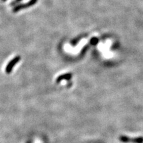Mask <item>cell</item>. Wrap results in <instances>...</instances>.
I'll return each instance as SVG.
<instances>
[{
	"label": "cell",
	"instance_id": "1",
	"mask_svg": "<svg viewBox=\"0 0 143 143\" xmlns=\"http://www.w3.org/2000/svg\"><path fill=\"white\" fill-rule=\"evenodd\" d=\"M119 140L125 143H143V137H135V138H130V137L122 135V136H120V137H119Z\"/></svg>",
	"mask_w": 143,
	"mask_h": 143
},
{
	"label": "cell",
	"instance_id": "2",
	"mask_svg": "<svg viewBox=\"0 0 143 143\" xmlns=\"http://www.w3.org/2000/svg\"><path fill=\"white\" fill-rule=\"evenodd\" d=\"M19 60H20L19 57H16V58H15L14 59H13V60H11L9 63L8 64V65L7 66V67H6V70H6L7 73H10V72L12 71V69H13V66H14L16 64L19 62Z\"/></svg>",
	"mask_w": 143,
	"mask_h": 143
},
{
	"label": "cell",
	"instance_id": "3",
	"mask_svg": "<svg viewBox=\"0 0 143 143\" xmlns=\"http://www.w3.org/2000/svg\"><path fill=\"white\" fill-rule=\"evenodd\" d=\"M37 0H31V1H30V2L27 3V4H25V5H19V6L16 7L14 9V10H13V11H14V12H15V11H18L19 9H23V8L27 7L30 6V5L35 4V3L37 2Z\"/></svg>",
	"mask_w": 143,
	"mask_h": 143
},
{
	"label": "cell",
	"instance_id": "4",
	"mask_svg": "<svg viewBox=\"0 0 143 143\" xmlns=\"http://www.w3.org/2000/svg\"><path fill=\"white\" fill-rule=\"evenodd\" d=\"M71 76H72L71 74H66L62 75V76H59L58 78H57L56 81H57V82H60V81L61 80H62V79H70Z\"/></svg>",
	"mask_w": 143,
	"mask_h": 143
},
{
	"label": "cell",
	"instance_id": "5",
	"mask_svg": "<svg viewBox=\"0 0 143 143\" xmlns=\"http://www.w3.org/2000/svg\"><path fill=\"white\" fill-rule=\"evenodd\" d=\"M20 1H21V0H17V1H15V2H13V3H12V4H14V3H17V2H20Z\"/></svg>",
	"mask_w": 143,
	"mask_h": 143
},
{
	"label": "cell",
	"instance_id": "6",
	"mask_svg": "<svg viewBox=\"0 0 143 143\" xmlns=\"http://www.w3.org/2000/svg\"><path fill=\"white\" fill-rule=\"evenodd\" d=\"M3 1H5V0H3Z\"/></svg>",
	"mask_w": 143,
	"mask_h": 143
}]
</instances>
